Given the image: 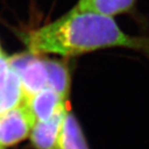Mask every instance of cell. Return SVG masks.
I'll list each match as a JSON object with an SVG mask.
<instances>
[{
	"label": "cell",
	"mask_w": 149,
	"mask_h": 149,
	"mask_svg": "<svg viewBox=\"0 0 149 149\" xmlns=\"http://www.w3.org/2000/svg\"><path fill=\"white\" fill-rule=\"evenodd\" d=\"M34 54L79 55L106 49H127L149 58V37L126 33L111 17L74 7L54 22L22 35Z\"/></svg>",
	"instance_id": "1"
},
{
	"label": "cell",
	"mask_w": 149,
	"mask_h": 149,
	"mask_svg": "<svg viewBox=\"0 0 149 149\" xmlns=\"http://www.w3.org/2000/svg\"><path fill=\"white\" fill-rule=\"evenodd\" d=\"M9 62L19 77L26 100L47 87L49 74L44 57L27 52L11 56Z\"/></svg>",
	"instance_id": "2"
},
{
	"label": "cell",
	"mask_w": 149,
	"mask_h": 149,
	"mask_svg": "<svg viewBox=\"0 0 149 149\" xmlns=\"http://www.w3.org/2000/svg\"><path fill=\"white\" fill-rule=\"evenodd\" d=\"M36 122L25 103L3 113L0 115V144L8 147L25 139Z\"/></svg>",
	"instance_id": "3"
},
{
	"label": "cell",
	"mask_w": 149,
	"mask_h": 149,
	"mask_svg": "<svg viewBox=\"0 0 149 149\" xmlns=\"http://www.w3.org/2000/svg\"><path fill=\"white\" fill-rule=\"evenodd\" d=\"M25 102L19 77L3 52L0 54V115Z\"/></svg>",
	"instance_id": "4"
},
{
	"label": "cell",
	"mask_w": 149,
	"mask_h": 149,
	"mask_svg": "<svg viewBox=\"0 0 149 149\" xmlns=\"http://www.w3.org/2000/svg\"><path fill=\"white\" fill-rule=\"evenodd\" d=\"M66 100L55 90L46 87L34 96L28 98L25 104L36 121H47L67 109Z\"/></svg>",
	"instance_id": "5"
},
{
	"label": "cell",
	"mask_w": 149,
	"mask_h": 149,
	"mask_svg": "<svg viewBox=\"0 0 149 149\" xmlns=\"http://www.w3.org/2000/svg\"><path fill=\"white\" fill-rule=\"evenodd\" d=\"M68 109L58 112L47 121H37L30 133L32 145L36 149H57L64 116Z\"/></svg>",
	"instance_id": "6"
},
{
	"label": "cell",
	"mask_w": 149,
	"mask_h": 149,
	"mask_svg": "<svg viewBox=\"0 0 149 149\" xmlns=\"http://www.w3.org/2000/svg\"><path fill=\"white\" fill-rule=\"evenodd\" d=\"M57 149H89L79 120L69 111L62 122Z\"/></svg>",
	"instance_id": "7"
},
{
	"label": "cell",
	"mask_w": 149,
	"mask_h": 149,
	"mask_svg": "<svg viewBox=\"0 0 149 149\" xmlns=\"http://www.w3.org/2000/svg\"><path fill=\"white\" fill-rule=\"evenodd\" d=\"M138 0H79L76 8L113 17L131 13Z\"/></svg>",
	"instance_id": "8"
},
{
	"label": "cell",
	"mask_w": 149,
	"mask_h": 149,
	"mask_svg": "<svg viewBox=\"0 0 149 149\" xmlns=\"http://www.w3.org/2000/svg\"><path fill=\"white\" fill-rule=\"evenodd\" d=\"M45 58L47 74V87L53 89L67 99L71 87V74L69 67L66 63L53 59Z\"/></svg>",
	"instance_id": "9"
},
{
	"label": "cell",
	"mask_w": 149,
	"mask_h": 149,
	"mask_svg": "<svg viewBox=\"0 0 149 149\" xmlns=\"http://www.w3.org/2000/svg\"><path fill=\"white\" fill-rule=\"evenodd\" d=\"M3 52H2V49H1V46H0V54H2Z\"/></svg>",
	"instance_id": "10"
},
{
	"label": "cell",
	"mask_w": 149,
	"mask_h": 149,
	"mask_svg": "<svg viewBox=\"0 0 149 149\" xmlns=\"http://www.w3.org/2000/svg\"><path fill=\"white\" fill-rule=\"evenodd\" d=\"M4 148H5V147H3V146H2V145H1V144H0V149H4Z\"/></svg>",
	"instance_id": "11"
}]
</instances>
